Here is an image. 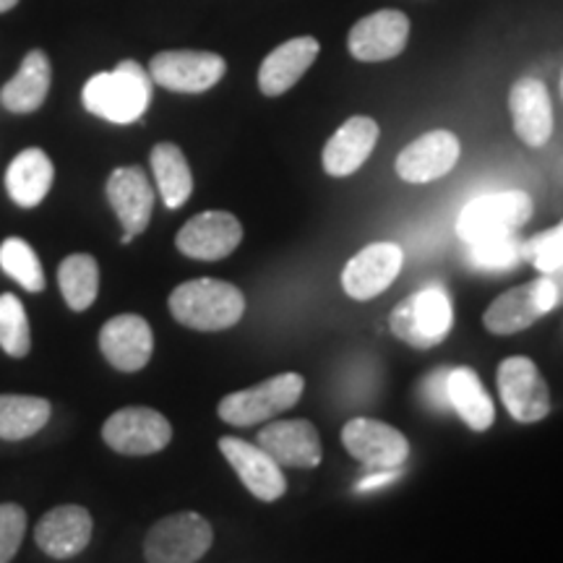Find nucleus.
Segmentation results:
<instances>
[{
	"label": "nucleus",
	"instance_id": "1",
	"mask_svg": "<svg viewBox=\"0 0 563 563\" xmlns=\"http://www.w3.org/2000/svg\"><path fill=\"white\" fill-rule=\"evenodd\" d=\"M152 84L150 68L136 60H123L112 70L91 76L81 89V102L102 121L136 123L152 104Z\"/></svg>",
	"mask_w": 563,
	"mask_h": 563
},
{
	"label": "nucleus",
	"instance_id": "2",
	"mask_svg": "<svg viewBox=\"0 0 563 563\" xmlns=\"http://www.w3.org/2000/svg\"><path fill=\"white\" fill-rule=\"evenodd\" d=\"M170 313L196 332H224L243 319L245 298L224 279H191L173 290Z\"/></svg>",
	"mask_w": 563,
	"mask_h": 563
},
{
	"label": "nucleus",
	"instance_id": "3",
	"mask_svg": "<svg viewBox=\"0 0 563 563\" xmlns=\"http://www.w3.org/2000/svg\"><path fill=\"white\" fill-rule=\"evenodd\" d=\"M452 300L441 287H426V290L410 295L389 316L394 336L415 350H431L441 344L452 332Z\"/></svg>",
	"mask_w": 563,
	"mask_h": 563
},
{
	"label": "nucleus",
	"instance_id": "4",
	"mask_svg": "<svg viewBox=\"0 0 563 563\" xmlns=\"http://www.w3.org/2000/svg\"><path fill=\"white\" fill-rule=\"evenodd\" d=\"M302 389H306V382H302L300 373H279V376L266 378V382L249 386V389L228 394L217 407V412L230 426H258V422L277 418L279 412L298 405Z\"/></svg>",
	"mask_w": 563,
	"mask_h": 563
},
{
	"label": "nucleus",
	"instance_id": "5",
	"mask_svg": "<svg viewBox=\"0 0 563 563\" xmlns=\"http://www.w3.org/2000/svg\"><path fill=\"white\" fill-rule=\"evenodd\" d=\"M532 211L534 203L525 191L477 196V199L464 203L460 220H456V232L464 243L509 235L532 220Z\"/></svg>",
	"mask_w": 563,
	"mask_h": 563
},
{
	"label": "nucleus",
	"instance_id": "6",
	"mask_svg": "<svg viewBox=\"0 0 563 563\" xmlns=\"http://www.w3.org/2000/svg\"><path fill=\"white\" fill-rule=\"evenodd\" d=\"M214 543V530L201 514L178 511L159 519L146 532L144 559L152 563H194L201 561Z\"/></svg>",
	"mask_w": 563,
	"mask_h": 563
},
{
	"label": "nucleus",
	"instance_id": "7",
	"mask_svg": "<svg viewBox=\"0 0 563 563\" xmlns=\"http://www.w3.org/2000/svg\"><path fill=\"white\" fill-rule=\"evenodd\" d=\"M559 306V290H555L551 277L543 274L540 279H532L527 285L511 287V290L498 295L488 306V311L483 313V323L490 334L509 336L530 329L532 323H538Z\"/></svg>",
	"mask_w": 563,
	"mask_h": 563
},
{
	"label": "nucleus",
	"instance_id": "8",
	"mask_svg": "<svg viewBox=\"0 0 563 563\" xmlns=\"http://www.w3.org/2000/svg\"><path fill=\"white\" fill-rule=\"evenodd\" d=\"M102 439L112 452L146 456L162 452L173 441V426L152 407H123L104 420Z\"/></svg>",
	"mask_w": 563,
	"mask_h": 563
},
{
	"label": "nucleus",
	"instance_id": "9",
	"mask_svg": "<svg viewBox=\"0 0 563 563\" xmlns=\"http://www.w3.org/2000/svg\"><path fill=\"white\" fill-rule=\"evenodd\" d=\"M228 63L222 55L207 51H165L150 63V76L159 87L180 95H201L222 81Z\"/></svg>",
	"mask_w": 563,
	"mask_h": 563
},
{
	"label": "nucleus",
	"instance_id": "10",
	"mask_svg": "<svg viewBox=\"0 0 563 563\" xmlns=\"http://www.w3.org/2000/svg\"><path fill=\"white\" fill-rule=\"evenodd\" d=\"M498 391L506 410L519 422H538L551 412V389L530 357L514 355L498 365Z\"/></svg>",
	"mask_w": 563,
	"mask_h": 563
},
{
	"label": "nucleus",
	"instance_id": "11",
	"mask_svg": "<svg viewBox=\"0 0 563 563\" xmlns=\"http://www.w3.org/2000/svg\"><path fill=\"white\" fill-rule=\"evenodd\" d=\"M344 449L368 470L402 467L410 456V441L389 422L355 418L342 428Z\"/></svg>",
	"mask_w": 563,
	"mask_h": 563
},
{
	"label": "nucleus",
	"instance_id": "12",
	"mask_svg": "<svg viewBox=\"0 0 563 563\" xmlns=\"http://www.w3.org/2000/svg\"><path fill=\"white\" fill-rule=\"evenodd\" d=\"M243 241V224L230 211H201L183 224L175 245L183 256L196 262L228 258Z\"/></svg>",
	"mask_w": 563,
	"mask_h": 563
},
{
	"label": "nucleus",
	"instance_id": "13",
	"mask_svg": "<svg viewBox=\"0 0 563 563\" xmlns=\"http://www.w3.org/2000/svg\"><path fill=\"white\" fill-rule=\"evenodd\" d=\"M405 253L394 243H371L350 258L342 272V287L352 300H371L386 292L402 272Z\"/></svg>",
	"mask_w": 563,
	"mask_h": 563
},
{
	"label": "nucleus",
	"instance_id": "14",
	"mask_svg": "<svg viewBox=\"0 0 563 563\" xmlns=\"http://www.w3.org/2000/svg\"><path fill=\"white\" fill-rule=\"evenodd\" d=\"M410 40V19L402 11L384 9L368 13L350 30L347 47L355 60L382 63L397 58Z\"/></svg>",
	"mask_w": 563,
	"mask_h": 563
},
{
	"label": "nucleus",
	"instance_id": "15",
	"mask_svg": "<svg viewBox=\"0 0 563 563\" xmlns=\"http://www.w3.org/2000/svg\"><path fill=\"white\" fill-rule=\"evenodd\" d=\"M220 452L230 462V467L235 470L238 477H241L251 496H256L258 501L272 504L285 496V475H282L277 460L269 452H264L258 443H249L235 439V435H222Z\"/></svg>",
	"mask_w": 563,
	"mask_h": 563
},
{
	"label": "nucleus",
	"instance_id": "16",
	"mask_svg": "<svg viewBox=\"0 0 563 563\" xmlns=\"http://www.w3.org/2000/svg\"><path fill=\"white\" fill-rule=\"evenodd\" d=\"M108 201L112 211L118 214V222L123 224V245L131 243L133 238L150 228L154 191L150 178H146V173L139 165L112 170L108 178Z\"/></svg>",
	"mask_w": 563,
	"mask_h": 563
},
{
	"label": "nucleus",
	"instance_id": "17",
	"mask_svg": "<svg viewBox=\"0 0 563 563\" xmlns=\"http://www.w3.org/2000/svg\"><path fill=\"white\" fill-rule=\"evenodd\" d=\"M462 144L452 131L422 133L397 157V175L407 183H431L454 170Z\"/></svg>",
	"mask_w": 563,
	"mask_h": 563
},
{
	"label": "nucleus",
	"instance_id": "18",
	"mask_svg": "<svg viewBox=\"0 0 563 563\" xmlns=\"http://www.w3.org/2000/svg\"><path fill=\"white\" fill-rule=\"evenodd\" d=\"M256 443L277 460L279 467L313 470L323 460L319 431L311 420H274L258 431Z\"/></svg>",
	"mask_w": 563,
	"mask_h": 563
},
{
	"label": "nucleus",
	"instance_id": "19",
	"mask_svg": "<svg viewBox=\"0 0 563 563\" xmlns=\"http://www.w3.org/2000/svg\"><path fill=\"white\" fill-rule=\"evenodd\" d=\"M100 350L112 368L123 373H136L152 361V327L136 313L115 316V319H110L102 327Z\"/></svg>",
	"mask_w": 563,
	"mask_h": 563
},
{
	"label": "nucleus",
	"instance_id": "20",
	"mask_svg": "<svg viewBox=\"0 0 563 563\" xmlns=\"http://www.w3.org/2000/svg\"><path fill=\"white\" fill-rule=\"evenodd\" d=\"M91 514L84 506H55L37 522L34 540L51 559H74L91 540Z\"/></svg>",
	"mask_w": 563,
	"mask_h": 563
},
{
	"label": "nucleus",
	"instance_id": "21",
	"mask_svg": "<svg viewBox=\"0 0 563 563\" xmlns=\"http://www.w3.org/2000/svg\"><path fill=\"white\" fill-rule=\"evenodd\" d=\"M509 110L514 131H517V136L527 146L538 150V146L548 144L553 133V104L543 81L525 76V79L514 84L509 95Z\"/></svg>",
	"mask_w": 563,
	"mask_h": 563
},
{
	"label": "nucleus",
	"instance_id": "22",
	"mask_svg": "<svg viewBox=\"0 0 563 563\" xmlns=\"http://www.w3.org/2000/svg\"><path fill=\"white\" fill-rule=\"evenodd\" d=\"M378 141V123L368 115H355L334 131L323 146V170L332 178H347L368 162Z\"/></svg>",
	"mask_w": 563,
	"mask_h": 563
},
{
	"label": "nucleus",
	"instance_id": "23",
	"mask_svg": "<svg viewBox=\"0 0 563 563\" xmlns=\"http://www.w3.org/2000/svg\"><path fill=\"white\" fill-rule=\"evenodd\" d=\"M321 45L316 37H295L282 42L279 47L266 55L262 68H258V89L266 97H279L292 89L306 70L319 58Z\"/></svg>",
	"mask_w": 563,
	"mask_h": 563
},
{
	"label": "nucleus",
	"instance_id": "24",
	"mask_svg": "<svg viewBox=\"0 0 563 563\" xmlns=\"http://www.w3.org/2000/svg\"><path fill=\"white\" fill-rule=\"evenodd\" d=\"M51 81L53 68L47 55L42 51H32L21 60L16 76L0 89V104L9 112H16V115H30V112L45 104Z\"/></svg>",
	"mask_w": 563,
	"mask_h": 563
},
{
	"label": "nucleus",
	"instance_id": "25",
	"mask_svg": "<svg viewBox=\"0 0 563 563\" xmlns=\"http://www.w3.org/2000/svg\"><path fill=\"white\" fill-rule=\"evenodd\" d=\"M53 178L55 167L51 157L42 150H24L13 157L9 170H5V191H9L13 203L34 209L51 194Z\"/></svg>",
	"mask_w": 563,
	"mask_h": 563
},
{
	"label": "nucleus",
	"instance_id": "26",
	"mask_svg": "<svg viewBox=\"0 0 563 563\" xmlns=\"http://www.w3.org/2000/svg\"><path fill=\"white\" fill-rule=\"evenodd\" d=\"M449 405L477 433L488 431L496 420L490 394L485 391L481 376L473 368H449Z\"/></svg>",
	"mask_w": 563,
	"mask_h": 563
},
{
	"label": "nucleus",
	"instance_id": "27",
	"mask_svg": "<svg viewBox=\"0 0 563 563\" xmlns=\"http://www.w3.org/2000/svg\"><path fill=\"white\" fill-rule=\"evenodd\" d=\"M150 159L165 207L180 209L188 201V196L194 194V175L191 167H188L186 154L180 152V146L170 144V141H162L152 150Z\"/></svg>",
	"mask_w": 563,
	"mask_h": 563
},
{
	"label": "nucleus",
	"instance_id": "28",
	"mask_svg": "<svg viewBox=\"0 0 563 563\" xmlns=\"http://www.w3.org/2000/svg\"><path fill=\"white\" fill-rule=\"evenodd\" d=\"M53 407L42 397L26 394H0V439L24 441L40 433L51 420Z\"/></svg>",
	"mask_w": 563,
	"mask_h": 563
},
{
	"label": "nucleus",
	"instance_id": "29",
	"mask_svg": "<svg viewBox=\"0 0 563 563\" xmlns=\"http://www.w3.org/2000/svg\"><path fill=\"white\" fill-rule=\"evenodd\" d=\"M58 285L70 311H87L100 292V266L89 253H74L63 258L58 269Z\"/></svg>",
	"mask_w": 563,
	"mask_h": 563
},
{
	"label": "nucleus",
	"instance_id": "30",
	"mask_svg": "<svg viewBox=\"0 0 563 563\" xmlns=\"http://www.w3.org/2000/svg\"><path fill=\"white\" fill-rule=\"evenodd\" d=\"M470 264L481 272H511L525 262V241L517 232L467 243Z\"/></svg>",
	"mask_w": 563,
	"mask_h": 563
},
{
	"label": "nucleus",
	"instance_id": "31",
	"mask_svg": "<svg viewBox=\"0 0 563 563\" xmlns=\"http://www.w3.org/2000/svg\"><path fill=\"white\" fill-rule=\"evenodd\" d=\"M0 269L19 282L26 292L45 290V272H42L37 253L21 238H9L0 243Z\"/></svg>",
	"mask_w": 563,
	"mask_h": 563
},
{
	"label": "nucleus",
	"instance_id": "32",
	"mask_svg": "<svg viewBox=\"0 0 563 563\" xmlns=\"http://www.w3.org/2000/svg\"><path fill=\"white\" fill-rule=\"evenodd\" d=\"M0 347L11 357H26L32 350L30 319L16 295H0Z\"/></svg>",
	"mask_w": 563,
	"mask_h": 563
},
{
	"label": "nucleus",
	"instance_id": "33",
	"mask_svg": "<svg viewBox=\"0 0 563 563\" xmlns=\"http://www.w3.org/2000/svg\"><path fill=\"white\" fill-rule=\"evenodd\" d=\"M525 262H532L540 274L563 264V220L555 228L538 232L530 241H525Z\"/></svg>",
	"mask_w": 563,
	"mask_h": 563
},
{
	"label": "nucleus",
	"instance_id": "34",
	"mask_svg": "<svg viewBox=\"0 0 563 563\" xmlns=\"http://www.w3.org/2000/svg\"><path fill=\"white\" fill-rule=\"evenodd\" d=\"M26 532V511L19 504H0V563L13 561Z\"/></svg>",
	"mask_w": 563,
	"mask_h": 563
},
{
	"label": "nucleus",
	"instance_id": "35",
	"mask_svg": "<svg viewBox=\"0 0 563 563\" xmlns=\"http://www.w3.org/2000/svg\"><path fill=\"white\" fill-rule=\"evenodd\" d=\"M446 378H449V368H439L422 382V394H426V399L435 407V410H446V407H452L449 405Z\"/></svg>",
	"mask_w": 563,
	"mask_h": 563
},
{
	"label": "nucleus",
	"instance_id": "36",
	"mask_svg": "<svg viewBox=\"0 0 563 563\" xmlns=\"http://www.w3.org/2000/svg\"><path fill=\"white\" fill-rule=\"evenodd\" d=\"M399 477V467H391V470H371L368 477H363L361 483H357V493H368V490H376V488H384V485L394 483Z\"/></svg>",
	"mask_w": 563,
	"mask_h": 563
},
{
	"label": "nucleus",
	"instance_id": "37",
	"mask_svg": "<svg viewBox=\"0 0 563 563\" xmlns=\"http://www.w3.org/2000/svg\"><path fill=\"white\" fill-rule=\"evenodd\" d=\"M545 274H548V277H551V282L555 285V290H559V298L563 302V264L555 266V269H551V272H545Z\"/></svg>",
	"mask_w": 563,
	"mask_h": 563
},
{
	"label": "nucleus",
	"instance_id": "38",
	"mask_svg": "<svg viewBox=\"0 0 563 563\" xmlns=\"http://www.w3.org/2000/svg\"><path fill=\"white\" fill-rule=\"evenodd\" d=\"M19 0H0V13H5V11H11L13 5H16Z\"/></svg>",
	"mask_w": 563,
	"mask_h": 563
},
{
	"label": "nucleus",
	"instance_id": "39",
	"mask_svg": "<svg viewBox=\"0 0 563 563\" xmlns=\"http://www.w3.org/2000/svg\"><path fill=\"white\" fill-rule=\"evenodd\" d=\"M561 95H563V76H561Z\"/></svg>",
	"mask_w": 563,
	"mask_h": 563
}]
</instances>
